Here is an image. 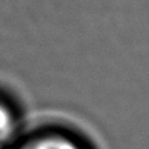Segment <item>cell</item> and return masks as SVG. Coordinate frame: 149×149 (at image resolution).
<instances>
[{"label":"cell","mask_w":149,"mask_h":149,"mask_svg":"<svg viewBox=\"0 0 149 149\" xmlns=\"http://www.w3.org/2000/svg\"><path fill=\"white\" fill-rule=\"evenodd\" d=\"M14 149H97L81 131L63 123L28 128Z\"/></svg>","instance_id":"6da1fadb"},{"label":"cell","mask_w":149,"mask_h":149,"mask_svg":"<svg viewBox=\"0 0 149 149\" xmlns=\"http://www.w3.org/2000/svg\"><path fill=\"white\" fill-rule=\"evenodd\" d=\"M26 129L25 114L19 102L0 88V149H14Z\"/></svg>","instance_id":"7a4b0ae2"}]
</instances>
